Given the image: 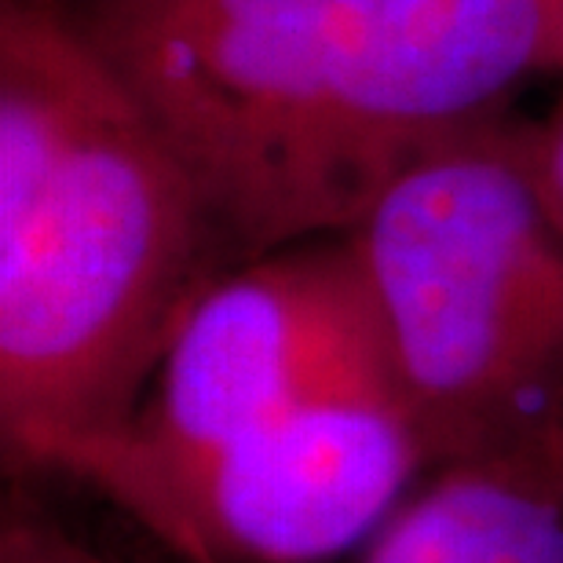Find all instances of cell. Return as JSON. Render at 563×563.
Masks as SVG:
<instances>
[{
    "mask_svg": "<svg viewBox=\"0 0 563 563\" xmlns=\"http://www.w3.org/2000/svg\"><path fill=\"white\" fill-rule=\"evenodd\" d=\"M239 272L195 179L63 0H0V443L70 472L136 421Z\"/></svg>",
    "mask_w": 563,
    "mask_h": 563,
    "instance_id": "obj_2",
    "label": "cell"
},
{
    "mask_svg": "<svg viewBox=\"0 0 563 563\" xmlns=\"http://www.w3.org/2000/svg\"><path fill=\"white\" fill-rule=\"evenodd\" d=\"M344 239L432 468L563 413V231L527 121L435 143Z\"/></svg>",
    "mask_w": 563,
    "mask_h": 563,
    "instance_id": "obj_3",
    "label": "cell"
},
{
    "mask_svg": "<svg viewBox=\"0 0 563 563\" xmlns=\"http://www.w3.org/2000/svg\"><path fill=\"white\" fill-rule=\"evenodd\" d=\"M347 396L399 391L374 297L336 234L223 275L179 325L136 421L66 476L96 461L195 457L282 413Z\"/></svg>",
    "mask_w": 563,
    "mask_h": 563,
    "instance_id": "obj_5",
    "label": "cell"
},
{
    "mask_svg": "<svg viewBox=\"0 0 563 563\" xmlns=\"http://www.w3.org/2000/svg\"><path fill=\"white\" fill-rule=\"evenodd\" d=\"M531 151H534V176L542 187V198L553 212L556 228L563 231V96L549 110L545 121L531 125Z\"/></svg>",
    "mask_w": 563,
    "mask_h": 563,
    "instance_id": "obj_8",
    "label": "cell"
},
{
    "mask_svg": "<svg viewBox=\"0 0 563 563\" xmlns=\"http://www.w3.org/2000/svg\"><path fill=\"white\" fill-rule=\"evenodd\" d=\"M234 264L336 239L424 151L563 66V0H63Z\"/></svg>",
    "mask_w": 563,
    "mask_h": 563,
    "instance_id": "obj_1",
    "label": "cell"
},
{
    "mask_svg": "<svg viewBox=\"0 0 563 563\" xmlns=\"http://www.w3.org/2000/svg\"><path fill=\"white\" fill-rule=\"evenodd\" d=\"M432 468L396 396L300 407L179 461H96L81 483L187 563H319Z\"/></svg>",
    "mask_w": 563,
    "mask_h": 563,
    "instance_id": "obj_4",
    "label": "cell"
},
{
    "mask_svg": "<svg viewBox=\"0 0 563 563\" xmlns=\"http://www.w3.org/2000/svg\"><path fill=\"white\" fill-rule=\"evenodd\" d=\"M0 563H121L74 534L59 516L33 501L22 487L4 494L0 509Z\"/></svg>",
    "mask_w": 563,
    "mask_h": 563,
    "instance_id": "obj_7",
    "label": "cell"
},
{
    "mask_svg": "<svg viewBox=\"0 0 563 563\" xmlns=\"http://www.w3.org/2000/svg\"><path fill=\"white\" fill-rule=\"evenodd\" d=\"M363 563H563V413L435 465Z\"/></svg>",
    "mask_w": 563,
    "mask_h": 563,
    "instance_id": "obj_6",
    "label": "cell"
}]
</instances>
